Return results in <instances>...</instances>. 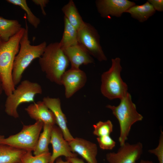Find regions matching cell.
<instances>
[{
    "label": "cell",
    "mask_w": 163,
    "mask_h": 163,
    "mask_svg": "<svg viewBox=\"0 0 163 163\" xmlns=\"http://www.w3.org/2000/svg\"><path fill=\"white\" fill-rule=\"evenodd\" d=\"M66 159L71 163H85L82 160L77 158V157L66 158Z\"/></svg>",
    "instance_id": "obj_30"
},
{
    "label": "cell",
    "mask_w": 163,
    "mask_h": 163,
    "mask_svg": "<svg viewBox=\"0 0 163 163\" xmlns=\"http://www.w3.org/2000/svg\"><path fill=\"white\" fill-rule=\"evenodd\" d=\"M25 19V31L20 40L19 50L15 57L13 66L12 77L15 86L20 82L23 72L33 60L42 56L47 45L45 41L36 45L30 44Z\"/></svg>",
    "instance_id": "obj_3"
},
{
    "label": "cell",
    "mask_w": 163,
    "mask_h": 163,
    "mask_svg": "<svg viewBox=\"0 0 163 163\" xmlns=\"http://www.w3.org/2000/svg\"><path fill=\"white\" fill-rule=\"evenodd\" d=\"M43 101L53 113L56 123L61 130L65 139L68 142L72 140L74 138L68 128L66 118L62 110L60 99L47 96L44 97Z\"/></svg>",
    "instance_id": "obj_13"
},
{
    "label": "cell",
    "mask_w": 163,
    "mask_h": 163,
    "mask_svg": "<svg viewBox=\"0 0 163 163\" xmlns=\"http://www.w3.org/2000/svg\"><path fill=\"white\" fill-rule=\"evenodd\" d=\"M4 138V136L0 135V140Z\"/></svg>",
    "instance_id": "obj_34"
},
{
    "label": "cell",
    "mask_w": 163,
    "mask_h": 163,
    "mask_svg": "<svg viewBox=\"0 0 163 163\" xmlns=\"http://www.w3.org/2000/svg\"><path fill=\"white\" fill-rule=\"evenodd\" d=\"M1 37H0V43H1V42H2V41H1Z\"/></svg>",
    "instance_id": "obj_35"
},
{
    "label": "cell",
    "mask_w": 163,
    "mask_h": 163,
    "mask_svg": "<svg viewBox=\"0 0 163 163\" xmlns=\"http://www.w3.org/2000/svg\"><path fill=\"white\" fill-rule=\"evenodd\" d=\"M50 143L52 146L53 152L49 163H54L55 161L61 156L66 158L77 156L76 153L71 151L68 142L64 138L61 130L55 125L53 126Z\"/></svg>",
    "instance_id": "obj_12"
},
{
    "label": "cell",
    "mask_w": 163,
    "mask_h": 163,
    "mask_svg": "<svg viewBox=\"0 0 163 163\" xmlns=\"http://www.w3.org/2000/svg\"><path fill=\"white\" fill-rule=\"evenodd\" d=\"M96 6L101 16L109 18L120 17L123 13L136 3L128 0H97Z\"/></svg>",
    "instance_id": "obj_11"
},
{
    "label": "cell",
    "mask_w": 163,
    "mask_h": 163,
    "mask_svg": "<svg viewBox=\"0 0 163 163\" xmlns=\"http://www.w3.org/2000/svg\"><path fill=\"white\" fill-rule=\"evenodd\" d=\"M62 11L69 23L78 31L84 24V22L72 0L63 6Z\"/></svg>",
    "instance_id": "obj_18"
},
{
    "label": "cell",
    "mask_w": 163,
    "mask_h": 163,
    "mask_svg": "<svg viewBox=\"0 0 163 163\" xmlns=\"http://www.w3.org/2000/svg\"><path fill=\"white\" fill-rule=\"evenodd\" d=\"M148 152L157 157L158 163H163V132L162 130L161 131L157 146L155 149L149 150Z\"/></svg>",
    "instance_id": "obj_27"
},
{
    "label": "cell",
    "mask_w": 163,
    "mask_h": 163,
    "mask_svg": "<svg viewBox=\"0 0 163 163\" xmlns=\"http://www.w3.org/2000/svg\"><path fill=\"white\" fill-rule=\"evenodd\" d=\"M78 43L100 62L107 59L100 43V36L95 28L85 22L78 31Z\"/></svg>",
    "instance_id": "obj_8"
},
{
    "label": "cell",
    "mask_w": 163,
    "mask_h": 163,
    "mask_svg": "<svg viewBox=\"0 0 163 163\" xmlns=\"http://www.w3.org/2000/svg\"><path fill=\"white\" fill-rule=\"evenodd\" d=\"M55 163H71L69 160H67L65 161L63 160L61 158L59 157L56 159Z\"/></svg>",
    "instance_id": "obj_31"
},
{
    "label": "cell",
    "mask_w": 163,
    "mask_h": 163,
    "mask_svg": "<svg viewBox=\"0 0 163 163\" xmlns=\"http://www.w3.org/2000/svg\"><path fill=\"white\" fill-rule=\"evenodd\" d=\"M31 152H26L21 158V163H49L51 153L48 152L34 156Z\"/></svg>",
    "instance_id": "obj_24"
},
{
    "label": "cell",
    "mask_w": 163,
    "mask_h": 163,
    "mask_svg": "<svg viewBox=\"0 0 163 163\" xmlns=\"http://www.w3.org/2000/svg\"><path fill=\"white\" fill-rule=\"evenodd\" d=\"M71 65V68L79 69L80 66L94 63L89 54L78 43L62 50Z\"/></svg>",
    "instance_id": "obj_15"
},
{
    "label": "cell",
    "mask_w": 163,
    "mask_h": 163,
    "mask_svg": "<svg viewBox=\"0 0 163 163\" xmlns=\"http://www.w3.org/2000/svg\"><path fill=\"white\" fill-rule=\"evenodd\" d=\"M120 100V103L117 106L108 104L106 107L111 110L119 123V141L121 146L126 142L132 125L142 120L143 117L137 111L136 105L129 92Z\"/></svg>",
    "instance_id": "obj_4"
},
{
    "label": "cell",
    "mask_w": 163,
    "mask_h": 163,
    "mask_svg": "<svg viewBox=\"0 0 163 163\" xmlns=\"http://www.w3.org/2000/svg\"><path fill=\"white\" fill-rule=\"evenodd\" d=\"M71 151L81 156L88 163H97V145L82 138L76 137L68 142Z\"/></svg>",
    "instance_id": "obj_14"
},
{
    "label": "cell",
    "mask_w": 163,
    "mask_h": 163,
    "mask_svg": "<svg viewBox=\"0 0 163 163\" xmlns=\"http://www.w3.org/2000/svg\"><path fill=\"white\" fill-rule=\"evenodd\" d=\"M6 1L9 3L18 5L25 12L28 22L34 28L38 27L40 23V20L32 12L26 0H7Z\"/></svg>",
    "instance_id": "obj_23"
},
{
    "label": "cell",
    "mask_w": 163,
    "mask_h": 163,
    "mask_svg": "<svg viewBox=\"0 0 163 163\" xmlns=\"http://www.w3.org/2000/svg\"><path fill=\"white\" fill-rule=\"evenodd\" d=\"M42 92V87L38 83L27 80L22 81L12 93L7 96L5 104L6 113L15 118H18V106L22 103L34 102L35 95Z\"/></svg>",
    "instance_id": "obj_6"
},
{
    "label": "cell",
    "mask_w": 163,
    "mask_h": 163,
    "mask_svg": "<svg viewBox=\"0 0 163 163\" xmlns=\"http://www.w3.org/2000/svg\"><path fill=\"white\" fill-rule=\"evenodd\" d=\"M3 90V85L2 82L0 79V96L2 93Z\"/></svg>",
    "instance_id": "obj_33"
},
{
    "label": "cell",
    "mask_w": 163,
    "mask_h": 163,
    "mask_svg": "<svg viewBox=\"0 0 163 163\" xmlns=\"http://www.w3.org/2000/svg\"><path fill=\"white\" fill-rule=\"evenodd\" d=\"M26 151L7 145L0 144V163H21Z\"/></svg>",
    "instance_id": "obj_17"
},
{
    "label": "cell",
    "mask_w": 163,
    "mask_h": 163,
    "mask_svg": "<svg viewBox=\"0 0 163 163\" xmlns=\"http://www.w3.org/2000/svg\"><path fill=\"white\" fill-rule=\"evenodd\" d=\"M53 126L43 124V131L40 135L35 148L33 151L35 155L49 152L48 145L50 143Z\"/></svg>",
    "instance_id": "obj_22"
},
{
    "label": "cell",
    "mask_w": 163,
    "mask_h": 163,
    "mask_svg": "<svg viewBox=\"0 0 163 163\" xmlns=\"http://www.w3.org/2000/svg\"><path fill=\"white\" fill-rule=\"evenodd\" d=\"M25 30V28L22 27L8 41L1 42L0 44V79L7 96L11 94L15 88L12 77L13 66Z\"/></svg>",
    "instance_id": "obj_1"
},
{
    "label": "cell",
    "mask_w": 163,
    "mask_h": 163,
    "mask_svg": "<svg viewBox=\"0 0 163 163\" xmlns=\"http://www.w3.org/2000/svg\"><path fill=\"white\" fill-rule=\"evenodd\" d=\"M138 163V162H136V163Z\"/></svg>",
    "instance_id": "obj_36"
},
{
    "label": "cell",
    "mask_w": 163,
    "mask_h": 163,
    "mask_svg": "<svg viewBox=\"0 0 163 163\" xmlns=\"http://www.w3.org/2000/svg\"><path fill=\"white\" fill-rule=\"evenodd\" d=\"M43 123L36 121L33 124L24 125L18 133L4 138L0 144L7 145L26 151H34L36 145Z\"/></svg>",
    "instance_id": "obj_7"
},
{
    "label": "cell",
    "mask_w": 163,
    "mask_h": 163,
    "mask_svg": "<svg viewBox=\"0 0 163 163\" xmlns=\"http://www.w3.org/2000/svg\"><path fill=\"white\" fill-rule=\"evenodd\" d=\"M64 29L62 39L59 43L62 50L78 43L77 30L64 17Z\"/></svg>",
    "instance_id": "obj_21"
},
{
    "label": "cell",
    "mask_w": 163,
    "mask_h": 163,
    "mask_svg": "<svg viewBox=\"0 0 163 163\" xmlns=\"http://www.w3.org/2000/svg\"><path fill=\"white\" fill-rule=\"evenodd\" d=\"M143 148L139 142L133 144L126 142L117 152L107 153L106 159L109 163H135L142 153Z\"/></svg>",
    "instance_id": "obj_9"
},
{
    "label": "cell",
    "mask_w": 163,
    "mask_h": 163,
    "mask_svg": "<svg viewBox=\"0 0 163 163\" xmlns=\"http://www.w3.org/2000/svg\"><path fill=\"white\" fill-rule=\"evenodd\" d=\"M39 62L42 71L50 81L61 85V79L68 68L69 62L59 42L47 45Z\"/></svg>",
    "instance_id": "obj_2"
},
{
    "label": "cell",
    "mask_w": 163,
    "mask_h": 163,
    "mask_svg": "<svg viewBox=\"0 0 163 163\" xmlns=\"http://www.w3.org/2000/svg\"><path fill=\"white\" fill-rule=\"evenodd\" d=\"M155 12L152 5L147 1L143 4L131 7L125 12L129 13L133 18L139 22H143L154 15Z\"/></svg>",
    "instance_id": "obj_20"
},
{
    "label": "cell",
    "mask_w": 163,
    "mask_h": 163,
    "mask_svg": "<svg viewBox=\"0 0 163 163\" xmlns=\"http://www.w3.org/2000/svg\"><path fill=\"white\" fill-rule=\"evenodd\" d=\"M25 109L30 117L36 121H40L43 124L52 125L56 123L53 113L43 101L31 104Z\"/></svg>",
    "instance_id": "obj_16"
},
{
    "label": "cell",
    "mask_w": 163,
    "mask_h": 163,
    "mask_svg": "<svg viewBox=\"0 0 163 163\" xmlns=\"http://www.w3.org/2000/svg\"><path fill=\"white\" fill-rule=\"evenodd\" d=\"M155 11L162 12L163 11V0H148Z\"/></svg>",
    "instance_id": "obj_28"
},
{
    "label": "cell",
    "mask_w": 163,
    "mask_h": 163,
    "mask_svg": "<svg viewBox=\"0 0 163 163\" xmlns=\"http://www.w3.org/2000/svg\"><path fill=\"white\" fill-rule=\"evenodd\" d=\"M87 81L86 73L80 69L70 68L66 71L61 77V83L64 87L66 98L71 97L85 86Z\"/></svg>",
    "instance_id": "obj_10"
},
{
    "label": "cell",
    "mask_w": 163,
    "mask_h": 163,
    "mask_svg": "<svg viewBox=\"0 0 163 163\" xmlns=\"http://www.w3.org/2000/svg\"><path fill=\"white\" fill-rule=\"evenodd\" d=\"M94 134L98 137L110 135L113 132V125L109 120L103 122L99 121L93 125Z\"/></svg>",
    "instance_id": "obj_25"
},
{
    "label": "cell",
    "mask_w": 163,
    "mask_h": 163,
    "mask_svg": "<svg viewBox=\"0 0 163 163\" xmlns=\"http://www.w3.org/2000/svg\"><path fill=\"white\" fill-rule=\"evenodd\" d=\"M120 61L119 57L112 59L111 66L101 75V93L110 100L120 99L128 92L127 85L120 75L122 70Z\"/></svg>",
    "instance_id": "obj_5"
},
{
    "label": "cell",
    "mask_w": 163,
    "mask_h": 163,
    "mask_svg": "<svg viewBox=\"0 0 163 163\" xmlns=\"http://www.w3.org/2000/svg\"></svg>",
    "instance_id": "obj_37"
},
{
    "label": "cell",
    "mask_w": 163,
    "mask_h": 163,
    "mask_svg": "<svg viewBox=\"0 0 163 163\" xmlns=\"http://www.w3.org/2000/svg\"><path fill=\"white\" fill-rule=\"evenodd\" d=\"M138 163H155L152 161L147 160H141Z\"/></svg>",
    "instance_id": "obj_32"
},
{
    "label": "cell",
    "mask_w": 163,
    "mask_h": 163,
    "mask_svg": "<svg viewBox=\"0 0 163 163\" xmlns=\"http://www.w3.org/2000/svg\"><path fill=\"white\" fill-rule=\"evenodd\" d=\"M22 28L17 20L7 19L0 16V37L2 41H8Z\"/></svg>",
    "instance_id": "obj_19"
},
{
    "label": "cell",
    "mask_w": 163,
    "mask_h": 163,
    "mask_svg": "<svg viewBox=\"0 0 163 163\" xmlns=\"http://www.w3.org/2000/svg\"><path fill=\"white\" fill-rule=\"evenodd\" d=\"M97 140L100 147L103 150H111L116 145V142L110 135L98 137Z\"/></svg>",
    "instance_id": "obj_26"
},
{
    "label": "cell",
    "mask_w": 163,
    "mask_h": 163,
    "mask_svg": "<svg viewBox=\"0 0 163 163\" xmlns=\"http://www.w3.org/2000/svg\"><path fill=\"white\" fill-rule=\"evenodd\" d=\"M35 4L40 6L42 14L44 16L46 15V13L44 10V8L46 5L49 3L48 0H32Z\"/></svg>",
    "instance_id": "obj_29"
}]
</instances>
